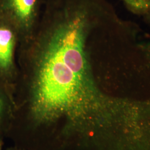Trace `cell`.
Segmentation results:
<instances>
[{"instance_id": "5", "label": "cell", "mask_w": 150, "mask_h": 150, "mask_svg": "<svg viewBox=\"0 0 150 150\" xmlns=\"http://www.w3.org/2000/svg\"><path fill=\"white\" fill-rule=\"evenodd\" d=\"M129 11L133 13L145 16L150 9V0H122Z\"/></svg>"}, {"instance_id": "1", "label": "cell", "mask_w": 150, "mask_h": 150, "mask_svg": "<svg viewBox=\"0 0 150 150\" xmlns=\"http://www.w3.org/2000/svg\"><path fill=\"white\" fill-rule=\"evenodd\" d=\"M120 22L106 0H43L34 31L18 45L21 105L35 127L70 141L110 108L100 82L112 70Z\"/></svg>"}, {"instance_id": "6", "label": "cell", "mask_w": 150, "mask_h": 150, "mask_svg": "<svg viewBox=\"0 0 150 150\" xmlns=\"http://www.w3.org/2000/svg\"><path fill=\"white\" fill-rule=\"evenodd\" d=\"M144 17H145L146 20H147V21L150 24V9L149 12L145 15Z\"/></svg>"}, {"instance_id": "2", "label": "cell", "mask_w": 150, "mask_h": 150, "mask_svg": "<svg viewBox=\"0 0 150 150\" xmlns=\"http://www.w3.org/2000/svg\"><path fill=\"white\" fill-rule=\"evenodd\" d=\"M43 0H2L1 12L16 27L19 42L30 38L41 16Z\"/></svg>"}, {"instance_id": "8", "label": "cell", "mask_w": 150, "mask_h": 150, "mask_svg": "<svg viewBox=\"0 0 150 150\" xmlns=\"http://www.w3.org/2000/svg\"><path fill=\"white\" fill-rule=\"evenodd\" d=\"M18 150V149H8V150Z\"/></svg>"}, {"instance_id": "3", "label": "cell", "mask_w": 150, "mask_h": 150, "mask_svg": "<svg viewBox=\"0 0 150 150\" xmlns=\"http://www.w3.org/2000/svg\"><path fill=\"white\" fill-rule=\"evenodd\" d=\"M19 42V35L15 26L2 16L0 21V77L17 79V67L15 53Z\"/></svg>"}, {"instance_id": "4", "label": "cell", "mask_w": 150, "mask_h": 150, "mask_svg": "<svg viewBox=\"0 0 150 150\" xmlns=\"http://www.w3.org/2000/svg\"><path fill=\"white\" fill-rule=\"evenodd\" d=\"M15 104L4 88L0 87V131L5 128L11 120Z\"/></svg>"}, {"instance_id": "7", "label": "cell", "mask_w": 150, "mask_h": 150, "mask_svg": "<svg viewBox=\"0 0 150 150\" xmlns=\"http://www.w3.org/2000/svg\"><path fill=\"white\" fill-rule=\"evenodd\" d=\"M2 141L0 138V150H2Z\"/></svg>"}]
</instances>
